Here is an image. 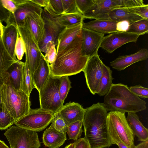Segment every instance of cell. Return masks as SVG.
<instances>
[{
  "label": "cell",
  "instance_id": "cell-31",
  "mask_svg": "<svg viewBox=\"0 0 148 148\" xmlns=\"http://www.w3.org/2000/svg\"><path fill=\"white\" fill-rule=\"evenodd\" d=\"M137 34L139 36L148 32V19H143L131 24L126 32Z\"/></svg>",
  "mask_w": 148,
  "mask_h": 148
},
{
  "label": "cell",
  "instance_id": "cell-44",
  "mask_svg": "<svg viewBox=\"0 0 148 148\" xmlns=\"http://www.w3.org/2000/svg\"><path fill=\"white\" fill-rule=\"evenodd\" d=\"M3 6L12 14H14L17 6L13 0H0Z\"/></svg>",
  "mask_w": 148,
  "mask_h": 148
},
{
  "label": "cell",
  "instance_id": "cell-11",
  "mask_svg": "<svg viewBox=\"0 0 148 148\" xmlns=\"http://www.w3.org/2000/svg\"><path fill=\"white\" fill-rule=\"evenodd\" d=\"M41 17L44 23L45 33L38 45L41 51L45 53L46 45L49 42H53L56 46L57 45L59 35L64 28L58 23L55 17L51 15L44 8Z\"/></svg>",
  "mask_w": 148,
  "mask_h": 148
},
{
  "label": "cell",
  "instance_id": "cell-6",
  "mask_svg": "<svg viewBox=\"0 0 148 148\" xmlns=\"http://www.w3.org/2000/svg\"><path fill=\"white\" fill-rule=\"evenodd\" d=\"M61 78L51 74L48 81L39 92L40 108L42 109L54 114L63 105L59 93Z\"/></svg>",
  "mask_w": 148,
  "mask_h": 148
},
{
  "label": "cell",
  "instance_id": "cell-49",
  "mask_svg": "<svg viewBox=\"0 0 148 148\" xmlns=\"http://www.w3.org/2000/svg\"><path fill=\"white\" fill-rule=\"evenodd\" d=\"M8 77V75L6 72L2 74L0 73V88L6 83Z\"/></svg>",
  "mask_w": 148,
  "mask_h": 148
},
{
  "label": "cell",
  "instance_id": "cell-23",
  "mask_svg": "<svg viewBox=\"0 0 148 148\" xmlns=\"http://www.w3.org/2000/svg\"><path fill=\"white\" fill-rule=\"evenodd\" d=\"M42 142L46 147L50 148H58L62 146L67 138L66 134L62 133L50 125L44 132Z\"/></svg>",
  "mask_w": 148,
  "mask_h": 148
},
{
  "label": "cell",
  "instance_id": "cell-42",
  "mask_svg": "<svg viewBox=\"0 0 148 148\" xmlns=\"http://www.w3.org/2000/svg\"><path fill=\"white\" fill-rule=\"evenodd\" d=\"M130 90L137 96L143 98H148V89L140 85L129 87Z\"/></svg>",
  "mask_w": 148,
  "mask_h": 148
},
{
  "label": "cell",
  "instance_id": "cell-39",
  "mask_svg": "<svg viewBox=\"0 0 148 148\" xmlns=\"http://www.w3.org/2000/svg\"><path fill=\"white\" fill-rule=\"evenodd\" d=\"M77 8L82 15L90 9L95 4V0H75Z\"/></svg>",
  "mask_w": 148,
  "mask_h": 148
},
{
  "label": "cell",
  "instance_id": "cell-4",
  "mask_svg": "<svg viewBox=\"0 0 148 148\" xmlns=\"http://www.w3.org/2000/svg\"><path fill=\"white\" fill-rule=\"evenodd\" d=\"M0 93L2 107L16 122L28 114L31 109L29 97L21 89H15L8 79L0 88Z\"/></svg>",
  "mask_w": 148,
  "mask_h": 148
},
{
  "label": "cell",
  "instance_id": "cell-28",
  "mask_svg": "<svg viewBox=\"0 0 148 148\" xmlns=\"http://www.w3.org/2000/svg\"><path fill=\"white\" fill-rule=\"evenodd\" d=\"M58 23L62 27H66L83 23V15L79 13L64 14L55 17Z\"/></svg>",
  "mask_w": 148,
  "mask_h": 148
},
{
  "label": "cell",
  "instance_id": "cell-34",
  "mask_svg": "<svg viewBox=\"0 0 148 148\" xmlns=\"http://www.w3.org/2000/svg\"><path fill=\"white\" fill-rule=\"evenodd\" d=\"M16 122L9 112L2 107L0 109V130H5Z\"/></svg>",
  "mask_w": 148,
  "mask_h": 148
},
{
  "label": "cell",
  "instance_id": "cell-52",
  "mask_svg": "<svg viewBox=\"0 0 148 148\" xmlns=\"http://www.w3.org/2000/svg\"><path fill=\"white\" fill-rule=\"evenodd\" d=\"M3 25L2 23H0V41L2 40Z\"/></svg>",
  "mask_w": 148,
  "mask_h": 148
},
{
  "label": "cell",
  "instance_id": "cell-12",
  "mask_svg": "<svg viewBox=\"0 0 148 148\" xmlns=\"http://www.w3.org/2000/svg\"><path fill=\"white\" fill-rule=\"evenodd\" d=\"M139 36L127 32H117L104 36L100 47L108 53H111L123 45L128 42H136Z\"/></svg>",
  "mask_w": 148,
  "mask_h": 148
},
{
  "label": "cell",
  "instance_id": "cell-14",
  "mask_svg": "<svg viewBox=\"0 0 148 148\" xmlns=\"http://www.w3.org/2000/svg\"><path fill=\"white\" fill-rule=\"evenodd\" d=\"M82 52L89 58L98 54L104 34L82 28Z\"/></svg>",
  "mask_w": 148,
  "mask_h": 148
},
{
  "label": "cell",
  "instance_id": "cell-5",
  "mask_svg": "<svg viewBox=\"0 0 148 148\" xmlns=\"http://www.w3.org/2000/svg\"><path fill=\"white\" fill-rule=\"evenodd\" d=\"M107 120L112 144L121 142L128 148H134V135L128 124L125 113L110 111L107 114Z\"/></svg>",
  "mask_w": 148,
  "mask_h": 148
},
{
  "label": "cell",
  "instance_id": "cell-43",
  "mask_svg": "<svg viewBox=\"0 0 148 148\" xmlns=\"http://www.w3.org/2000/svg\"><path fill=\"white\" fill-rule=\"evenodd\" d=\"M119 8H129L143 5L142 0H118Z\"/></svg>",
  "mask_w": 148,
  "mask_h": 148
},
{
  "label": "cell",
  "instance_id": "cell-40",
  "mask_svg": "<svg viewBox=\"0 0 148 148\" xmlns=\"http://www.w3.org/2000/svg\"><path fill=\"white\" fill-rule=\"evenodd\" d=\"M62 1L64 9V14H81L77 8L75 0Z\"/></svg>",
  "mask_w": 148,
  "mask_h": 148
},
{
  "label": "cell",
  "instance_id": "cell-26",
  "mask_svg": "<svg viewBox=\"0 0 148 148\" xmlns=\"http://www.w3.org/2000/svg\"><path fill=\"white\" fill-rule=\"evenodd\" d=\"M25 63L18 60L7 70L8 80L10 85L15 89L19 90L22 79V71Z\"/></svg>",
  "mask_w": 148,
  "mask_h": 148
},
{
  "label": "cell",
  "instance_id": "cell-50",
  "mask_svg": "<svg viewBox=\"0 0 148 148\" xmlns=\"http://www.w3.org/2000/svg\"><path fill=\"white\" fill-rule=\"evenodd\" d=\"M134 148H148V140L141 142L135 146Z\"/></svg>",
  "mask_w": 148,
  "mask_h": 148
},
{
  "label": "cell",
  "instance_id": "cell-25",
  "mask_svg": "<svg viewBox=\"0 0 148 148\" xmlns=\"http://www.w3.org/2000/svg\"><path fill=\"white\" fill-rule=\"evenodd\" d=\"M108 16L110 20L117 22L125 21L130 24L143 19L140 16L130 12L127 8H122L112 9L109 12Z\"/></svg>",
  "mask_w": 148,
  "mask_h": 148
},
{
  "label": "cell",
  "instance_id": "cell-55",
  "mask_svg": "<svg viewBox=\"0 0 148 148\" xmlns=\"http://www.w3.org/2000/svg\"><path fill=\"white\" fill-rule=\"evenodd\" d=\"M2 101H1V99L0 93V109H1L2 108Z\"/></svg>",
  "mask_w": 148,
  "mask_h": 148
},
{
  "label": "cell",
  "instance_id": "cell-22",
  "mask_svg": "<svg viewBox=\"0 0 148 148\" xmlns=\"http://www.w3.org/2000/svg\"><path fill=\"white\" fill-rule=\"evenodd\" d=\"M117 22L111 20H95L86 23L83 22L82 27L105 34L117 32Z\"/></svg>",
  "mask_w": 148,
  "mask_h": 148
},
{
  "label": "cell",
  "instance_id": "cell-48",
  "mask_svg": "<svg viewBox=\"0 0 148 148\" xmlns=\"http://www.w3.org/2000/svg\"><path fill=\"white\" fill-rule=\"evenodd\" d=\"M34 3L44 8L46 7L49 3V0H30Z\"/></svg>",
  "mask_w": 148,
  "mask_h": 148
},
{
  "label": "cell",
  "instance_id": "cell-17",
  "mask_svg": "<svg viewBox=\"0 0 148 148\" xmlns=\"http://www.w3.org/2000/svg\"><path fill=\"white\" fill-rule=\"evenodd\" d=\"M148 58V50L143 48L135 53L119 56L111 62L110 65L113 68L121 71L136 62L146 60Z\"/></svg>",
  "mask_w": 148,
  "mask_h": 148
},
{
  "label": "cell",
  "instance_id": "cell-35",
  "mask_svg": "<svg viewBox=\"0 0 148 148\" xmlns=\"http://www.w3.org/2000/svg\"><path fill=\"white\" fill-rule=\"evenodd\" d=\"M71 83L68 76L61 77L59 93L60 99L63 103L69 90L71 87Z\"/></svg>",
  "mask_w": 148,
  "mask_h": 148
},
{
  "label": "cell",
  "instance_id": "cell-24",
  "mask_svg": "<svg viewBox=\"0 0 148 148\" xmlns=\"http://www.w3.org/2000/svg\"><path fill=\"white\" fill-rule=\"evenodd\" d=\"M126 119L134 136L138 140L144 141L148 140V130L140 122L136 113H128Z\"/></svg>",
  "mask_w": 148,
  "mask_h": 148
},
{
  "label": "cell",
  "instance_id": "cell-7",
  "mask_svg": "<svg viewBox=\"0 0 148 148\" xmlns=\"http://www.w3.org/2000/svg\"><path fill=\"white\" fill-rule=\"evenodd\" d=\"M10 148H39L41 146L36 132L13 125L4 134Z\"/></svg>",
  "mask_w": 148,
  "mask_h": 148
},
{
  "label": "cell",
  "instance_id": "cell-46",
  "mask_svg": "<svg viewBox=\"0 0 148 148\" xmlns=\"http://www.w3.org/2000/svg\"><path fill=\"white\" fill-rule=\"evenodd\" d=\"M74 148H90V145L84 138H80L74 142Z\"/></svg>",
  "mask_w": 148,
  "mask_h": 148
},
{
  "label": "cell",
  "instance_id": "cell-54",
  "mask_svg": "<svg viewBox=\"0 0 148 148\" xmlns=\"http://www.w3.org/2000/svg\"><path fill=\"white\" fill-rule=\"evenodd\" d=\"M74 143H71L66 146L64 148H74Z\"/></svg>",
  "mask_w": 148,
  "mask_h": 148
},
{
  "label": "cell",
  "instance_id": "cell-37",
  "mask_svg": "<svg viewBox=\"0 0 148 148\" xmlns=\"http://www.w3.org/2000/svg\"><path fill=\"white\" fill-rule=\"evenodd\" d=\"M55 46L54 42L51 41L49 42L46 45L45 54L44 56L49 64L53 63L56 59L57 52Z\"/></svg>",
  "mask_w": 148,
  "mask_h": 148
},
{
  "label": "cell",
  "instance_id": "cell-29",
  "mask_svg": "<svg viewBox=\"0 0 148 148\" xmlns=\"http://www.w3.org/2000/svg\"><path fill=\"white\" fill-rule=\"evenodd\" d=\"M25 63L22 71L20 89L29 97L32 90L34 88H35V86L27 64L26 62Z\"/></svg>",
  "mask_w": 148,
  "mask_h": 148
},
{
  "label": "cell",
  "instance_id": "cell-36",
  "mask_svg": "<svg viewBox=\"0 0 148 148\" xmlns=\"http://www.w3.org/2000/svg\"><path fill=\"white\" fill-rule=\"evenodd\" d=\"M51 125L62 133L66 134L67 132L68 125L57 112L54 114Z\"/></svg>",
  "mask_w": 148,
  "mask_h": 148
},
{
  "label": "cell",
  "instance_id": "cell-18",
  "mask_svg": "<svg viewBox=\"0 0 148 148\" xmlns=\"http://www.w3.org/2000/svg\"><path fill=\"white\" fill-rule=\"evenodd\" d=\"M24 27L28 29L38 44L45 33L44 23L41 14L34 13L27 16Z\"/></svg>",
  "mask_w": 148,
  "mask_h": 148
},
{
  "label": "cell",
  "instance_id": "cell-27",
  "mask_svg": "<svg viewBox=\"0 0 148 148\" xmlns=\"http://www.w3.org/2000/svg\"><path fill=\"white\" fill-rule=\"evenodd\" d=\"M112 71L110 68L105 64L97 94L100 96H105L109 91L114 79L112 76Z\"/></svg>",
  "mask_w": 148,
  "mask_h": 148
},
{
  "label": "cell",
  "instance_id": "cell-3",
  "mask_svg": "<svg viewBox=\"0 0 148 148\" xmlns=\"http://www.w3.org/2000/svg\"><path fill=\"white\" fill-rule=\"evenodd\" d=\"M103 106L106 111L136 113L146 109V102L137 96L127 85L112 84L104 98Z\"/></svg>",
  "mask_w": 148,
  "mask_h": 148
},
{
  "label": "cell",
  "instance_id": "cell-16",
  "mask_svg": "<svg viewBox=\"0 0 148 148\" xmlns=\"http://www.w3.org/2000/svg\"><path fill=\"white\" fill-rule=\"evenodd\" d=\"M86 109L75 102L67 103L57 112L68 125L77 121H83Z\"/></svg>",
  "mask_w": 148,
  "mask_h": 148
},
{
  "label": "cell",
  "instance_id": "cell-21",
  "mask_svg": "<svg viewBox=\"0 0 148 148\" xmlns=\"http://www.w3.org/2000/svg\"><path fill=\"white\" fill-rule=\"evenodd\" d=\"M18 32L17 27L12 25L3 26L2 41L8 53L14 60L16 58L15 47Z\"/></svg>",
  "mask_w": 148,
  "mask_h": 148
},
{
  "label": "cell",
  "instance_id": "cell-32",
  "mask_svg": "<svg viewBox=\"0 0 148 148\" xmlns=\"http://www.w3.org/2000/svg\"><path fill=\"white\" fill-rule=\"evenodd\" d=\"M83 121H77L68 125L67 134L69 139L76 141L80 138L82 132Z\"/></svg>",
  "mask_w": 148,
  "mask_h": 148
},
{
  "label": "cell",
  "instance_id": "cell-15",
  "mask_svg": "<svg viewBox=\"0 0 148 148\" xmlns=\"http://www.w3.org/2000/svg\"><path fill=\"white\" fill-rule=\"evenodd\" d=\"M117 0H95L93 6L83 15L84 18L110 20L109 12L112 9L119 8Z\"/></svg>",
  "mask_w": 148,
  "mask_h": 148
},
{
  "label": "cell",
  "instance_id": "cell-30",
  "mask_svg": "<svg viewBox=\"0 0 148 148\" xmlns=\"http://www.w3.org/2000/svg\"><path fill=\"white\" fill-rule=\"evenodd\" d=\"M17 60H14L11 56L5 49L2 40L0 41V73L5 72L10 66Z\"/></svg>",
  "mask_w": 148,
  "mask_h": 148
},
{
  "label": "cell",
  "instance_id": "cell-33",
  "mask_svg": "<svg viewBox=\"0 0 148 148\" xmlns=\"http://www.w3.org/2000/svg\"><path fill=\"white\" fill-rule=\"evenodd\" d=\"M44 8L54 17L64 14L62 0H49L47 6Z\"/></svg>",
  "mask_w": 148,
  "mask_h": 148
},
{
  "label": "cell",
  "instance_id": "cell-53",
  "mask_svg": "<svg viewBox=\"0 0 148 148\" xmlns=\"http://www.w3.org/2000/svg\"><path fill=\"white\" fill-rule=\"evenodd\" d=\"M0 148H9L2 141L0 140Z\"/></svg>",
  "mask_w": 148,
  "mask_h": 148
},
{
  "label": "cell",
  "instance_id": "cell-56",
  "mask_svg": "<svg viewBox=\"0 0 148 148\" xmlns=\"http://www.w3.org/2000/svg\"><path fill=\"white\" fill-rule=\"evenodd\" d=\"M0 23H1L0 22Z\"/></svg>",
  "mask_w": 148,
  "mask_h": 148
},
{
  "label": "cell",
  "instance_id": "cell-41",
  "mask_svg": "<svg viewBox=\"0 0 148 148\" xmlns=\"http://www.w3.org/2000/svg\"><path fill=\"white\" fill-rule=\"evenodd\" d=\"M130 12L137 14L143 18L148 19V5L127 8Z\"/></svg>",
  "mask_w": 148,
  "mask_h": 148
},
{
  "label": "cell",
  "instance_id": "cell-2",
  "mask_svg": "<svg viewBox=\"0 0 148 148\" xmlns=\"http://www.w3.org/2000/svg\"><path fill=\"white\" fill-rule=\"evenodd\" d=\"M82 43L81 32L68 46L57 53L55 61L49 65L52 75L69 76L83 71L89 58L82 53Z\"/></svg>",
  "mask_w": 148,
  "mask_h": 148
},
{
  "label": "cell",
  "instance_id": "cell-51",
  "mask_svg": "<svg viewBox=\"0 0 148 148\" xmlns=\"http://www.w3.org/2000/svg\"><path fill=\"white\" fill-rule=\"evenodd\" d=\"M119 148H128L126 145L121 142H118L116 144Z\"/></svg>",
  "mask_w": 148,
  "mask_h": 148
},
{
  "label": "cell",
  "instance_id": "cell-38",
  "mask_svg": "<svg viewBox=\"0 0 148 148\" xmlns=\"http://www.w3.org/2000/svg\"><path fill=\"white\" fill-rule=\"evenodd\" d=\"M26 52L25 46L23 38L18 34L15 47V53L17 59L21 61Z\"/></svg>",
  "mask_w": 148,
  "mask_h": 148
},
{
  "label": "cell",
  "instance_id": "cell-20",
  "mask_svg": "<svg viewBox=\"0 0 148 148\" xmlns=\"http://www.w3.org/2000/svg\"><path fill=\"white\" fill-rule=\"evenodd\" d=\"M50 75L49 64L42 53L39 64L32 75L35 88L38 92L46 83Z\"/></svg>",
  "mask_w": 148,
  "mask_h": 148
},
{
  "label": "cell",
  "instance_id": "cell-45",
  "mask_svg": "<svg viewBox=\"0 0 148 148\" xmlns=\"http://www.w3.org/2000/svg\"><path fill=\"white\" fill-rule=\"evenodd\" d=\"M11 13L5 9L2 5L0 0V22L2 23L7 22Z\"/></svg>",
  "mask_w": 148,
  "mask_h": 148
},
{
  "label": "cell",
  "instance_id": "cell-19",
  "mask_svg": "<svg viewBox=\"0 0 148 148\" xmlns=\"http://www.w3.org/2000/svg\"><path fill=\"white\" fill-rule=\"evenodd\" d=\"M82 23L64 28L60 33L57 45V53L68 46L81 32Z\"/></svg>",
  "mask_w": 148,
  "mask_h": 148
},
{
  "label": "cell",
  "instance_id": "cell-8",
  "mask_svg": "<svg viewBox=\"0 0 148 148\" xmlns=\"http://www.w3.org/2000/svg\"><path fill=\"white\" fill-rule=\"evenodd\" d=\"M54 114L40 108L30 109L29 113L16 121L17 126L28 130L39 132L52 122Z\"/></svg>",
  "mask_w": 148,
  "mask_h": 148
},
{
  "label": "cell",
  "instance_id": "cell-47",
  "mask_svg": "<svg viewBox=\"0 0 148 148\" xmlns=\"http://www.w3.org/2000/svg\"><path fill=\"white\" fill-rule=\"evenodd\" d=\"M130 24L127 21H124L118 22L116 25V29L118 32H126Z\"/></svg>",
  "mask_w": 148,
  "mask_h": 148
},
{
  "label": "cell",
  "instance_id": "cell-10",
  "mask_svg": "<svg viewBox=\"0 0 148 148\" xmlns=\"http://www.w3.org/2000/svg\"><path fill=\"white\" fill-rule=\"evenodd\" d=\"M104 64L97 54L89 58L83 71L87 87L93 95L98 92Z\"/></svg>",
  "mask_w": 148,
  "mask_h": 148
},
{
  "label": "cell",
  "instance_id": "cell-13",
  "mask_svg": "<svg viewBox=\"0 0 148 148\" xmlns=\"http://www.w3.org/2000/svg\"><path fill=\"white\" fill-rule=\"evenodd\" d=\"M42 8L34 3L30 0L26 1L17 6V9L14 14L11 13L6 26L10 25L16 27H24L25 20L28 15L37 13L41 14L43 10Z\"/></svg>",
  "mask_w": 148,
  "mask_h": 148
},
{
  "label": "cell",
  "instance_id": "cell-1",
  "mask_svg": "<svg viewBox=\"0 0 148 148\" xmlns=\"http://www.w3.org/2000/svg\"><path fill=\"white\" fill-rule=\"evenodd\" d=\"M83 125L84 137L90 148H108L112 145L108 132L107 111L98 102L86 108Z\"/></svg>",
  "mask_w": 148,
  "mask_h": 148
},
{
  "label": "cell",
  "instance_id": "cell-9",
  "mask_svg": "<svg viewBox=\"0 0 148 148\" xmlns=\"http://www.w3.org/2000/svg\"><path fill=\"white\" fill-rule=\"evenodd\" d=\"M19 35L24 42L26 48L25 61L32 76L38 67L42 52L38 43L29 30L25 27H17Z\"/></svg>",
  "mask_w": 148,
  "mask_h": 148
}]
</instances>
